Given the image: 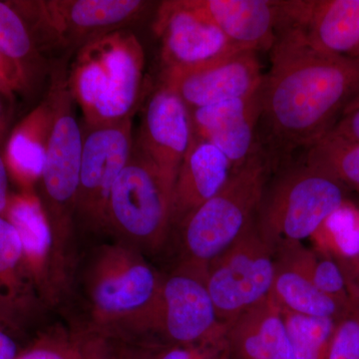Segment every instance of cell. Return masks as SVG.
Masks as SVG:
<instances>
[{
	"label": "cell",
	"instance_id": "8992f818",
	"mask_svg": "<svg viewBox=\"0 0 359 359\" xmlns=\"http://www.w3.org/2000/svg\"><path fill=\"white\" fill-rule=\"evenodd\" d=\"M47 95L52 104V125L39 195L59 245L74 259V218L83 131L78 124L74 99L63 67L52 73Z\"/></svg>",
	"mask_w": 359,
	"mask_h": 359
},
{
	"label": "cell",
	"instance_id": "ab89813d",
	"mask_svg": "<svg viewBox=\"0 0 359 359\" xmlns=\"http://www.w3.org/2000/svg\"><path fill=\"white\" fill-rule=\"evenodd\" d=\"M72 359H82V348L80 349L79 354H78V355L75 356V358Z\"/></svg>",
	"mask_w": 359,
	"mask_h": 359
},
{
	"label": "cell",
	"instance_id": "3957f363",
	"mask_svg": "<svg viewBox=\"0 0 359 359\" xmlns=\"http://www.w3.org/2000/svg\"><path fill=\"white\" fill-rule=\"evenodd\" d=\"M145 53L133 33L119 29L82 45L67 74L85 126L131 119L143 92Z\"/></svg>",
	"mask_w": 359,
	"mask_h": 359
},
{
	"label": "cell",
	"instance_id": "9a60e30c",
	"mask_svg": "<svg viewBox=\"0 0 359 359\" xmlns=\"http://www.w3.org/2000/svg\"><path fill=\"white\" fill-rule=\"evenodd\" d=\"M193 137L191 112L185 102L173 89L159 84L146 104L134 145L172 189Z\"/></svg>",
	"mask_w": 359,
	"mask_h": 359
},
{
	"label": "cell",
	"instance_id": "30bf717a",
	"mask_svg": "<svg viewBox=\"0 0 359 359\" xmlns=\"http://www.w3.org/2000/svg\"><path fill=\"white\" fill-rule=\"evenodd\" d=\"M20 236L40 301L55 308L70 292L75 259L61 249L37 192H11L4 215Z\"/></svg>",
	"mask_w": 359,
	"mask_h": 359
},
{
	"label": "cell",
	"instance_id": "e575fe53",
	"mask_svg": "<svg viewBox=\"0 0 359 359\" xmlns=\"http://www.w3.org/2000/svg\"><path fill=\"white\" fill-rule=\"evenodd\" d=\"M16 332L0 323V359H18L23 349H20L14 334Z\"/></svg>",
	"mask_w": 359,
	"mask_h": 359
},
{
	"label": "cell",
	"instance_id": "4dcf8cb0",
	"mask_svg": "<svg viewBox=\"0 0 359 359\" xmlns=\"http://www.w3.org/2000/svg\"><path fill=\"white\" fill-rule=\"evenodd\" d=\"M335 321L325 359H359V299Z\"/></svg>",
	"mask_w": 359,
	"mask_h": 359
},
{
	"label": "cell",
	"instance_id": "4316f807",
	"mask_svg": "<svg viewBox=\"0 0 359 359\" xmlns=\"http://www.w3.org/2000/svg\"><path fill=\"white\" fill-rule=\"evenodd\" d=\"M280 311L294 359H325L337 320Z\"/></svg>",
	"mask_w": 359,
	"mask_h": 359
},
{
	"label": "cell",
	"instance_id": "9c48e42d",
	"mask_svg": "<svg viewBox=\"0 0 359 359\" xmlns=\"http://www.w3.org/2000/svg\"><path fill=\"white\" fill-rule=\"evenodd\" d=\"M276 273L275 252L259 235L256 219L205 273L207 285L221 323L229 325L266 301Z\"/></svg>",
	"mask_w": 359,
	"mask_h": 359
},
{
	"label": "cell",
	"instance_id": "5bb4252c",
	"mask_svg": "<svg viewBox=\"0 0 359 359\" xmlns=\"http://www.w3.org/2000/svg\"><path fill=\"white\" fill-rule=\"evenodd\" d=\"M241 50L271 51L297 25L302 0H189Z\"/></svg>",
	"mask_w": 359,
	"mask_h": 359
},
{
	"label": "cell",
	"instance_id": "484cf974",
	"mask_svg": "<svg viewBox=\"0 0 359 359\" xmlns=\"http://www.w3.org/2000/svg\"><path fill=\"white\" fill-rule=\"evenodd\" d=\"M318 252L332 257L339 264L359 254V211L344 203L328 217L313 236Z\"/></svg>",
	"mask_w": 359,
	"mask_h": 359
},
{
	"label": "cell",
	"instance_id": "cb8c5ba5",
	"mask_svg": "<svg viewBox=\"0 0 359 359\" xmlns=\"http://www.w3.org/2000/svg\"><path fill=\"white\" fill-rule=\"evenodd\" d=\"M275 257L287 262L308 276L323 294L341 304H353L346 276L332 257L304 247L301 242H282L276 245Z\"/></svg>",
	"mask_w": 359,
	"mask_h": 359
},
{
	"label": "cell",
	"instance_id": "836d02e7",
	"mask_svg": "<svg viewBox=\"0 0 359 359\" xmlns=\"http://www.w3.org/2000/svg\"><path fill=\"white\" fill-rule=\"evenodd\" d=\"M330 133L359 142V106L347 113Z\"/></svg>",
	"mask_w": 359,
	"mask_h": 359
},
{
	"label": "cell",
	"instance_id": "ac0fdd59",
	"mask_svg": "<svg viewBox=\"0 0 359 359\" xmlns=\"http://www.w3.org/2000/svg\"><path fill=\"white\" fill-rule=\"evenodd\" d=\"M230 161L210 142L193 137L175 180L171 233L188 215L221 190L233 174Z\"/></svg>",
	"mask_w": 359,
	"mask_h": 359
},
{
	"label": "cell",
	"instance_id": "8fae6325",
	"mask_svg": "<svg viewBox=\"0 0 359 359\" xmlns=\"http://www.w3.org/2000/svg\"><path fill=\"white\" fill-rule=\"evenodd\" d=\"M133 118L83 130L76 217L93 231L105 230L113 185L131 158Z\"/></svg>",
	"mask_w": 359,
	"mask_h": 359
},
{
	"label": "cell",
	"instance_id": "5b68a950",
	"mask_svg": "<svg viewBox=\"0 0 359 359\" xmlns=\"http://www.w3.org/2000/svg\"><path fill=\"white\" fill-rule=\"evenodd\" d=\"M276 172L256 215L257 231L273 252L280 243L313 237L346 202V186L302 160Z\"/></svg>",
	"mask_w": 359,
	"mask_h": 359
},
{
	"label": "cell",
	"instance_id": "d4e9b609",
	"mask_svg": "<svg viewBox=\"0 0 359 359\" xmlns=\"http://www.w3.org/2000/svg\"><path fill=\"white\" fill-rule=\"evenodd\" d=\"M302 161L342 185L359 189V142L328 133L306 151Z\"/></svg>",
	"mask_w": 359,
	"mask_h": 359
},
{
	"label": "cell",
	"instance_id": "7402d4cb",
	"mask_svg": "<svg viewBox=\"0 0 359 359\" xmlns=\"http://www.w3.org/2000/svg\"><path fill=\"white\" fill-rule=\"evenodd\" d=\"M230 359H294L282 313L271 299L228 325Z\"/></svg>",
	"mask_w": 359,
	"mask_h": 359
},
{
	"label": "cell",
	"instance_id": "277c9868",
	"mask_svg": "<svg viewBox=\"0 0 359 359\" xmlns=\"http://www.w3.org/2000/svg\"><path fill=\"white\" fill-rule=\"evenodd\" d=\"M271 173L268 161L257 155L233 171L216 195L188 215L175 228L181 249L179 264L207 271L254 223Z\"/></svg>",
	"mask_w": 359,
	"mask_h": 359
},
{
	"label": "cell",
	"instance_id": "4fadbf2b",
	"mask_svg": "<svg viewBox=\"0 0 359 359\" xmlns=\"http://www.w3.org/2000/svg\"><path fill=\"white\" fill-rule=\"evenodd\" d=\"M207 271L178 264L164 276L156 334L165 344H192L224 330L205 285Z\"/></svg>",
	"mask_w": 359,
	"mask_h": 359
},
{
	"label": "cell",
	"instance_id": "603a6c76",
	"mask_svg": "<svg viewBox=\"0 0 359 359\" xmlns=\"http://www.w3.org/2000/svg\"><path fill=\"white\" fill-rule=\"evenodd\" d=\"M276 259V273L269 299L282 311L339 320L349 306L320 292L308 276L283 259ZM354 301V299H353Z\"/></svg>",
	"mask_w": 359,
	"mask_h": 359
},
{
	"label": "cell",
	"instance_id": "d590c367",
	"mask_svg": "<svg viewBox=\"0 0 359 359\" xmlns=\"http://www.w3.org/2000/svg\"><path fill=\"white\" fill-rule=\"evenodd\" d=\"M340 266L346 276L351 295L353 299H359V254L351 261L340 264Z\"/></svg>",
	"mask_w": 359,
	"mask_h": 359
},
{
	"label": "cell",
	"instance_id": "e0dca14e",
	"mask_svg": "<svg viewBox=\"0 0 359 359\" xmlns=\"http://www.w3.org/2000/svg\"><path fill=\"white\" fill-rule=\"evenodd\" d=\"M261 87L249 96L190 111L194 137L216 146L233 171L262 154L257 139Z\"/></svg>",
	"mask_w": 359,
	"mask_h": 359
},
{
	"label": "cell",
	"instance_id": "2e32d148",
	"mask_svg": "<svg viewBox=\"0 0 359 359\" xmlns=\"http://www.w3.org/2000/svg\"><path fill=\"white\" fill-rule=\"evenodd\" d=\"M264 76L257 52L240 50L196 69L161 73L160 84L176 91L192 111L249 96Z\"/></svg>",
	"mask_w": 359,
	"mask_h": 359
},
{
	"label": "cell",
	"instance_id": "d6a6232c",
	"mask_svg": "<svg viewBox=\"0 0 359 359\" xmlns=\"http://www.w3.org/2000/svg\"><path fill=\"white\" fill-rule=\"evenodd\" d=\"M106 359H154L149 342L106 337Z\"/></svg>",
	"mask_w": 359,
	"mask_h": 359
},
{
	"label": "cell",
	"instance_id": "ffe728a7",
	"mask_svg": "<svg viewBox=\"0 0 359 359\" xmlns=\"http://www.w3.org/2000/svg\"><path fill=\"white\" fill-rule=\"evenodd\" d=\"M297 26L318 50L359 63V0H302Z\"/></svg>",
	"mask_w": 359,
	"mask_h": 359
},
{
	"label": "cell",
	"instance_id": "f35d334b",
	"mask_svg": "<svg viewBox=\"0 0 359 359\" xmlns=\"http://www.w3.org/2000/svg\"><path fill=\"white\" fill-rule=\"evenodd\" d=\"M7 114L6 108H4V104L0 100V149L4 147L6 144V134H7Z\"/></svg>",
	"mask_w": 359,
	"mask_h": 359
},
{
	"label": "cell",
	"instance_id": "44dd1931",
	"mask_svg": "<svg viewBox=\"0 0 359 359\" xmlns=\"http://www.w3.org/2000/svg\"><path fill=\"white\" fill-rule=\"evenodd\" d=\"M51 125L52 104L46 95L7 137L2 157L9 180L18 186L20 192H37Z\"/></svg>",
	"mask_w": 359,
	"mask_h": 359
},
{
	"label": "cell",
	"instance_id": "d6986e66",
	"mask_svg": "<svg viewBox=\"0 0 359 359\" xmlns=\"http://www.w3.org/2000/svg\"><path fill=\"white\" fill-rule=\"evenodd\" d=\"M43 308L26 266L20 236L0 215V323L20 332Z\"/></svg>",
	"mask_w": 359,
	"mask_h": 359
},
{
	"label": "cell",
	"instance_id": "ba28073f",
	"mask_svg": "<svg viewBox=\"0 0 359 359\" xmlns=\"http://www.w3.org/2000/svg\"><path fill=\"white\" fill-rule=\"evenodd\" d=\"M29 28L37 48L81 47L123 29L149 6L142 0H32L11 1Z\"/></svg>",
	"mask_w": 359,
	"mask_h": 359
},
{
	"label": "cell",
	"instance_id": "7c38bea8",
	"mask_svg": "<svg viewBox=\"0 0 359 359\" xmlns=\"http://www.w3.org/2000/svg\"><path fill=\"white\" fill-rule=\"evenodd\" d=\"M152 27L161 42V73L196 69L241 50L189 0L160 2Z\"/></svg>",
	"mask_w": 359,
	"mask_h": 359
},
{
	"label": "cell",
	"instance_id": "83f0119b",
	"mask_svg": "<svg viewBox=\"0 0 359 359\" xmlns=\"http://www.w3.org/2000/svg\"><path fill=\"white\" fill-rule=\"evenodd\" d=\"M0 53L28 73L39 58V48L22 16L11 1H0Z\"/></svg>",
	"mask_w": 359,
	"mask_h": 359
},
{
	"label": "cell",
	"instance_id": "1f68e13d",
	"mask_svg": "<svg viewBox=\"0 0 359 359\" xmlns=\"http://www.w3.org/2000/svg\"><path fill=\"white\" fill-rule=\"evenodd\" d=\"M28 77L29 73L22 66L0 53V96L13 99L26 88Z\"/></svg>",
	"mask_w": 359,
	"mask_h": 359
},
{
	"label": "cell",
	"instance_id": "52a82bcc",
	"mask_svg": "<svg viewBox=\"0 0 359 359\" xmlns=\"http://www.w3.org/2000/svg\"><path fill=\"white\" fill-rule=\"evenodd\" d=\"M172 194V187L134 145L111 190L105 230L143 254L157 252L171 236Z\"/></svg>",
	"mask_w": 359,
	"mask_h": 359
},
{
	"label": "cell",
	"instance_id": "6da1fadb",
	"mask_svg": "<svg viewBox=\"0 0 359 359\" xmlns=\"http://www.w3.org/2000/svg\"><path fill=\"white\" fill-rule=\"evenodd\" d=\"M269 59L261 87L257 139L276 172L359 106V63L314 48L297 25L280 33Z\"/></svg>",
	"mask_w": 359,
	"mask_h": 359
},
{
	"label": "cell",
	"instance_id": "f1b7e54d",
	"mask_svg": "<svg viewBox=\"0 0 359 359\" xmlns=\"http://www.w3.org/2000/svg\"><path fill=\"white\" fill-rule=\"evenodd\" d=\"M228 325L218 334L192 344H150L154 359H230Z\"/></svg>",
	"mask_w": 359,
	"mask_h": 359
},
{
	"label": "cell",
	"instance_id": "7a4b0ae2",
	"mask_svg": "<svg viewBox=\"0 0 359 359\" xmlns=\"http://www.w3.org/2000/svg\"><path fill=\"white\" fill-rule=\"evenodd\" d=\"M163 280L141 250L119 241L99 245L83 273L87 332L129 341L156 334Z\"/></svg>",
	"mask_w": 359,
	"mask_h": 359
},
{
	"label": "cell",
	"instance_id": "74e56055",
	"mask_svg": "<svg viewBox=\"0 0 359 359\" xmlns=\"http://www.w3.org/2000/svg\"><path fill=\"white\" fill-rule=\"evenodd\" d=\"M82 359H97L98 339L95 334H81Z\"/></svg>",
	"mask_w": 359,
	"mask_h": 359
},
{
	"label": "cell",
	"instance_id": "8d00e7d4",
	"mask_svg": "<svg viewBox=\"0 0 359 359\" xmlns=\"http://www.w3.org/2000/svg\"><path fill=\"white\" fill-rule=\"evenodd\" d=\"M9 176L7 173L6 163H4V157L0 153V215L4 216L6 212L7 204H8L9 196Z\"/></svg>",
	"mask_w": 359,
	"mask_h": 359
},
{
	"label": "cell",
	"instance_id": "f546056e",
	"mask_svg": "<svg viewBox=\"0 0 359 359\" xmlns=\"http://www.w3.org/2000/svg\"><path fill=\"white\" fill-rule=\"evenodd\" d=\"M81 349V334L53 328L39 335L18 359H72Z\"/></svg>",
	"mask_w": 359,
	"mask_h": 359
}]
</instances>
